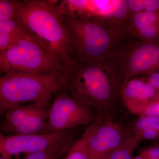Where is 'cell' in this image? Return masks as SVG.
<instances>
[{
	"label": "cell",
	"instance_id": "cell-6",
	"mask_svg": "<svg viewBox=\"0 0 159 159\" xmlns=\"http://www.w3.org/2000/svg\"><path fill=\"white\" fill-rule=\"evenodd\" d=\"M57 9L60 14L89 20L122 34L127 32V0L63 1Z\"/></svg>",
	"mask_w": 159,
	"mask_h": 159
},
{
	"label": "cell",
	"instance_id": "cell-3",
	"mask_svg": "<svg viewBox=\"0 0 159 159\" xmlns=\"http://www.w3.org/2000/svg\"><path fill=\"white\" fill-rule=\"evenodd\" d=\"M60 15L68 33L73 62L107 61L116 57L129 40V35L89 20Z\"/></svg>",
	"mask_w": 159,
	"mask_h": 159
},
{
	"label": "cell",
	"instance_id": "cell-23",
	"mask_svg": "<svg viewBox=\"0 0 159 159\" xmlns=\"http://www.w3.org/2000/svg\"><path fill=\"white\" fill-rule=\"evenodd\" d=\"M143 115L159 117V102L154 103L148 106Z\"/></svg>",
	"mask_w": 159,
	"mask_h": 159
},
{
	"label": "cell",
	"instance_id": "cell-20",
	"mask_svg": "<svg viewBox=\"0 0 159 159\" xmlns=\"http://www.w3.org/2000/svg\"><path fill=\"white\" fill-rule=\"evenodd\" d=\"M63 159H88L85 140L81 136L76 140Z\"/></svg>",
	"mask_w": 159,
	"mask_h": 159
},
{
	"label": "cell",
	"instance_id": "cell-11",
	"mask_svg": "<svg viewBox=\"0 0 159 159\" xmlns=\"http://www.w3.org/2000/svg\"><path fill=\"white\" fill-rule=\"evenodd\" d=\"M50 107L22 104L9 109L1 123V134L4 135L43 134L48 117Z\"/></svg>",
	"mask_w": 159,
	"mask_h": 159
},
{
	"label": "cell",
	"instance_id": "cell-24",
	"mask_svg": "<svg viewBox=\"0 0 159 159\" xmlns=\"http://www.w3.org/2000/svg\"><path fill=\"white\" fill-rule=\"evenodd\" d=\"M133 159H146L144 157L142 156L141 155L139 154L138 156L134 157Z\"/></svg>",
	"mask_w": 159,
	"mask_h": 159
},
{
	"label": "cell",
	"instance_id": "cell-7",
	"mask_svg": "<svg viewBox=\"0 0 159 159\" xmlns=\"http://www.w3.org/2000/svg\"><path fill=\"white\" fill-rule=\"evenodd\" d=\"M93 110L67 93L59 91L50 107L43 134L64 131L90 124L97 117Z\"/></svg>",
	"mask_w": 159,
	"mask_h": 159
},
{
	"label": "cell",
	"instance_id": "cell-19",
	"mask_svg": "<svg viewBox=\"0 0 159 159\" xmlns=\"http://www.w3.org/2000/svg\"><path fill=\"white\" fill-rule=\"evenodd\" d=\"M21 4L22 1L17 0H0V23L16 18Z\"/></svg>",
	"mask_w": 159,
	"mask_h": 159
},
{
	"label": "cell",
	"instance_id": "cell-5",
	"mask_svg": "<svg viewBox=\"0 0 159 159\" xmlns=\"http://www.w3.org/2000/svg\"><path fill=\"white\" fill-rule=\"evenodd\" d=\"M65 67L28 35L11 48L0 51V71L45 75L64 72Z\"/></svg>",
	"mask_w": 159,
	"mask_h": 159
},
{
	"label": "cell",
	"instance_id": "cell-8",
	"mask_svg": "<svg viewBox=\"0 0 159 159\" xmlns=\"http://www.w3.org/2000/svg\"><path fill=\"white\" fill-rule=\"evenodd\" d=\"M73 129L53 133L4 135H0V152L5 159H21L26 155L74 143L76 133Z\"/></svg>",
	"mask_w": 159,
	"mask_h": 159
},
{
	"label": "cell",
	"instance_id": "cell-14",
	"mask_svg": "<svg viewBox=\"0 0 159 159\" xmlns=\"http://www.w3.org/2000/svg\"><path fill=\"white\" fill-rule=\"evenodd\" d=\"M29 34L17 18L0 23V51L11 48Z\"/></svg>",
	"mask_w": 159,
	"mask_h": 159
},
{
	"label": "cell",
	"instance_id": "cell-2",
	"mask_svg": "<svg viewBox=\"0 0 159 159\" xmlns=\"http://www.w3.org/2000/svg\"><path fill=\"white\" fill-rule=\"evenodd\" d=\"M16 18L34 41L65 68L73 62L67 30L54 6L46 1L24 0Z\"/></svg>",
	"mask_w": 159,
	"mask_h": 159
},
{
	"label": "cell",
	"instance_id": "cell-17",
	"mask_svg": "<svg viewBox=\"0 0 159 159\" xmlns=\"http://www.w3.org/2000/svg\"><path fill=\"white\" fill-rule=\"evenodd\" d=\"M129 16L145 11H159V0H127Z\"/></svg>",
	"mask_w": 159,
	"mask_h": 159
},
{
	"label": "cell",
	"instance_id": "cell-4",
	"mask_svg": "<svg viewBox=\"0 0 159 159\" xmlns=\"http://www.w3.org/2000/svg\"><path fill=\"white\" fill-rule=\"evenodd\" d=\"M64 72L45 75L21 73L0 77L1 115L16 106L32 103L49 107L50 99L60 91Z\"/></svg>",
	"mask_w": 159,
	"mask_h": 159
},
{
	"label": "cell",
	"instance_id": "cell-9",
	"mask_svg": "<svg viewBox=\"0 0 159 159\" xmlns=\"http://www.w3.org/2000/svg\"><path fill=\"white\" fill-rule=\"evenodd\" d=\"M130 41L117 56L122 84L139 75L159 71V40L151 42Z\"/></svg>",
	"mask_w": 159,
	"mask_h": 159
},
{
	"label": "cell",
	"instance_id": "cell-13",
	"mask_svg": "<svg viewBox=\"0 0 159 159\" xmlns=\"http://www.w3.org/2000/svg\"><path fill=\"white\" fill-rule=\"evenodd\" d=\"M127 30L131 37L139 41L151 42L159 40V11H145L129 17Z\"/></svg>",
	"mask_w": 159,
	"mask_h": 159
},
{
	"label": "cell",
	"instance_id": "cell-1",
	"mask_svg": "<svg viewBox=\"0 0 159 159\" xmlns=\"http://www.w3.org/2000/svg\"><path fill=\"white\" fill-rule=\"evenodd\" d=\"M122 84L115 57L102 62L72 63L65 69L60 91L98 113L110 114Z\"/></svg>",
	"mask_w": 159,
	"mask_h": 159
},
{
	"label": "cell",
	"instance_id": "cell-15",
	"mask_svg": "<svg viewBox=\"0 0 159 159\" xmlns=\"http://www.w3.org/2000/svg\"><path fill=\"white\" fill-rule=\"evenodd\" d=\"M134 133L142 141L156 139L159 136V117L140 116L135 122Z\"/></svg>",
	"mask_w": 159,
	"mask_h": 159
},
{
	"label": "cell",
	"instance_id": "cell-10",
	"mask_svg": "<svg viewBox=\"0 0 159 159\" xmlns=\"http://www.w3.org/2000/svg\"><path fill=\"white\" fill-rule=\"evenodd\" d=\"M85 140L88 159H107L127 138L122 127L110 114L98 113L82 136Z\"/></svg>",
	"mask_w": 159,
	"mask_h": 159
},
{
	"label": "cell",
	"instance_id": "cell-12",
	"mask_svg": "<svg viewBox=\"0 0 159 159\" xmlns=\"http://www.w3.org/2000/svg\"><path fill=\"white\" fill-rule=\"evenodd\" d=\"M120 93L129 111L140 116L144 115L148 106L159 102V91L145 77H133L123 82Z\"/></svg>",
	"mask_w": 159,
	"mask_h": 159
},
{
	"label": "cell",
	"instance_id": "cell-25",
	"mask_svg": "<svg viewBox=\"0 0 159 159\" xmlns=\"http://www.w3.org/2000/svg\"><path fill=\"white\" fill-rule=\"evenodd\" d=\"M0 159H5L3 157L1 156V157H0Z\"/></svg>",
	"mask_w": 159,
	"mask_h": 159
},
{
	"label": "cell",
	"instance_id": "cell-21",
	"mask_svg": "<svg viewBox=\"0 0 159 159\" xmlns=\"http://www.w3.org/2000/svg\"><path fill=\"white\" fill-rule=\"evenodd\" d=\"M140 154L146 159H159V145L152 146L144 149Z\"/></svg>",
	"mask_w": 159,
	"mask_h": 159
},
{
	"label": "cell",
	"instance_id": "cell-18",
	"mask_svg": "<svg viewBox=\"0 0 159 159\" xmlns=\"http://www.w3.org/2000/svg\"><path fill=\"white\" fill-rule=\"evenodd\" d=\"M74 143H69L35 153L26 155L21 159H59L67 153Z\"/></svg>",
	"mask_w": 159,
	"mask_h": 159
},
{
	"label": "cell",
	"instance_id": "cell-16",
	"mask_svg": "<svg viewBox=\"0 0 159 159\" xmlns=\"http://www.w3.org/2000/svg\"><path fill=\"white\" fill-rule=\"evenodd\" d=\"M142 142L135 135L127 137L111 153L107 159H133V155Z\"/></svg>",
	"mask_w": 159,
	"mask_h": 159
},
{
	"label": "cell",
	"instance_id": "cell-22",
	"mask_svg": "<svg viewBox=\"0 0 159 159\" xmlns=\"http://www.w3.org/2000/svg\"><path fill=\"white\" fill-rule=\"evenodd\" d=\"M145 76L147 81L159 91V71L153 72Z\"/></svg>",
	"mask_w": 159,
	"mask_h": 159
}]
</instances>
